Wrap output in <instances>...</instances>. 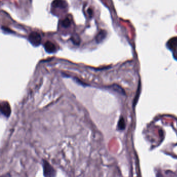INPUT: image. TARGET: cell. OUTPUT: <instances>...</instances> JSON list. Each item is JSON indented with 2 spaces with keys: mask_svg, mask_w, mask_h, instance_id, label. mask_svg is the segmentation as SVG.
Listing matches in <instances>:
<instances>
[{
  "mask_svg": "<svg viewBox=\"0 0 177 177\" xmlns=\"http://www.w3.org/2000/svg\"><path fill=\"white\" fill-rule=\"evenodd\" d=\"M28 40L29 42L35 47L38 46L41 43L42 38L40 34L36 31L32 32L28 36Z\"/></svg>",
  "mask_w": 177,
  "mask_h": 177,
  "instance_id": "6da1fadb",
  "label": "cell"
},
{
  "mask_svg": "<svg viewBox=\"0 0 177 177\" xmlns=\"http://www.w3.org/2000/svg\"><path fill=\"white\" fill-rule=\"evenodd\" d=\"M43 168L44 175L45 177H54L56 176V171L53 167L46 161H43Z\"/></svg>",
  "mask_w": 177,
  "mask_h": 177,
  "instance_id": "7a4b0ae2",
  "label": "cell"
},
{
  "mask_svg": "<svg viewBox=\"0 0 177 177\" xmlns=\"http://www.w3.org/2000/svg\"><path fill=\"white\" fill-rule=\"evenodd\" d=\"M1 113L6 117H10L11 110L10 106L8 102H2L1 104Z\"/></svg>",
  "mask_w": 177,
  "mask_h": 177,
  "instance_id": "3957f363",
  "label": "cell"
},
{
  "mask_svg": "<svg viewBox=\"0 0 177 177\" xmlns=\"http://www.w3.org/2000/svg\"><path fill=\"white\" fill-rule=\"evenodd\" d=\"M46 51L48 53H54L57 50V47L54 43L51 41H47L44 45Z\"/></svg>",
  "mask_w": 177,
  "mask_h": 177,
  "instance_id": "277c9868",
  "label": "cell"
},
{
  "mask_svg": "<svg viewBox=\"0 0 177 177\" xmlns=\"http://www.w3.org/2000/svg\"><path fill=\"white\" fill-rule=\"evenodd\" d=\"M54 8H65L67 7V3L63 0H54L52 3Z\"/></svg>",
  "mask_w": 177,
  "mask_h": 177,
  "instance_id": "5b68a950",
  "label": "cell"
},
{
  "mask_svg": "<svg viewBox=\"0 0 177 177\" xmlns=\"http://www.w3.org/2000/svg\"><path fill=\"white\" fill-rule=\"evenodd\" d=\"M107 33L105 30H101L96 36V40L97 43H101L106 38Z\"/></svg>",
  "mask_w": 177,
  "mask_h": 177,
  "instance_id": "8992f818",
  "label": "cell"
},
{
  "mask_svg": "<svg viewBox=\"0 0 177 177\" xmlns=\"http://www.w3.org/2000/svg\"><path fill=\"white\" fill-rule=\"evenodd\" d=\"M168 46L170 48H176L177 47V38H172L168 42Z\"/></svg>",
  "mask_w": 177,
  "mask_h": 177,
  "instance_id": "52a82bcc",
  "label": "cell"
},
{
  "mask_svg": "<svg viewBox=\"0 0 177 177\" xmlns=\"http://www.w3.org/2000/svg\"><path fill=\"white\" fill-rule=\"evenodd\" d=\"M118 128L120 130H123L125 128V122L123 117H121L118 123Z\"/></svg>",
  "mask_w": 177,
  "mask_h": 177,
  "instance_id": "ba28073f",
  "label": "cell"
},
{
  "mask_svg": "<svg viewBox=\"0 0 177 177\" xmlns=\"http://www.w3.org/2000/svg\"><path fill=\"white\" fill-rule=\"evenodd\" d=\"M71 25V21L68 18H66L62 22V25L64 28H68Z\"/></svg>",
  "mask_w": 177,
  "mask_h": 177,
  "instance_id": "9c48e42d",
  "label": "cell"
},
{
  "mask_svg": "<svg viewBox=\"0 0 177 177\" xmlns=\"http://www.w3.org/2000/svg\"><path fill=\"white\" fill-rule=\"evenodd\" d=\"M72 40L73 41V43H75V44H79L80 42V39L79 38V36L78 35H74L72 37Z\"/></svg>",
  "mask_w": 177,
  "mask_h": 177,
  "instance_id": "30bf717a",
  "label": "cell"
},
{
  "mask_svg": "<svg viewBox=\"0 0 177 177\" xmlns=\"http://www.w3.org/2000/svg\"><path fill=\"white\" fill-rule=\"evenodd\" d=\"M30 1H31V0H30Z\"/></svg>",
  "mask_w": 177,
  "mask_h": 177,
  "instance_id": "8fae6325",
  "label": "cell"
}]
</instances>
